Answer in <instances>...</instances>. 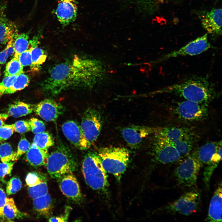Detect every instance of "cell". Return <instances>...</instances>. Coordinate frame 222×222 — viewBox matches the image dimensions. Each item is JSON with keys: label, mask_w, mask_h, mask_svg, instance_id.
<instances>
[{"label": "cell", "mask_w": 222, "mask_h": 222, "mask_svg": "<svg viewBox=\"0 0 222 222\" xmlns=\"http://www.w3.org/2000/svg\"><path fill=\"white\" fill-rule=\"evenodd\" d=\"M28 76L23 72L17 76L13 84L5 92V94H11L21 90L27 86L29 83Z\"/></svg>", "instance_id": "f1b7e54d"}, {"label": "cell", "mask_w": 222, "mask_h": 222, "mask_svg": "<svg viewBox=\"0 0 222 222\" xmlns=\"http://www.w3.org/2000/svg\"><path fill=\"white\" fill-rule=\"evenodd\" d=\"M154 134L174 143L194 133L188 128L171 126L160 127Z\"/></svg>", "instance_id": "d6986e66"}, {"label": "cell", "mask_w": 222, "mask_h": 222, "mask_svg": "<svg viewBox=\"0 0 222 222\" xmlns=\"http://www.w3.org/2000/svg\"><path fill=\"white\" fill-rule=\"evenodd\" d=\"M71 209L70 208H67L64 215L59 216L51 217L49 219V222H66L68 221L69 213Z\"/></svg>", "instance_id": "f6af8a7d"}, {"label": "cell", "mask_w": 222, "mask_h": 222, "mask_svg": "<svg viewBox=\"0 0 222 222\" xmlns=\"http://www.w3.org/2000/svg\"><path fill=\"white\" fill-rule=\"evenodd\" d=\"M33 204L37 211L42 215L48 216L52 209L51 197L47 193L43 196L33 199Z\"/></svg>", "instance_id": "d4e9b609"}, {"label": "cell", "mask_w": 222, "mask_h": 222, "mask_svg": "<svg viewBox=\"0 0 222 222\" xmlns=\"http://www.w3.org/2000/svg\"><path fill=\"white\" fill-rule=\"evenodd\" d=\"M48 156V150L41 149L33 142L27 152L26 159L31 165L39 166L46 165Z\"/></svg>", "instance_id": "603a6c76"}, {"label": "cell", "mask_w": 222, "mask_h": 222, "mask_svg": "<svg viewBox=\"0 0 222 222\" xmlns=\"http://www.w3.org/2000/svg\"><path fill=\"white\" fill-rule=\"evenodd\" d=\"M104 72L99 61L75 55L50 69L43 89L47 94L56 95L70 88H91L101 79Z\"/></svg>", "instance_id": "6da1fadb"}, {"label": "cell", "mask_w": 222, "mask_h": 222, "mask_svg": "<svg viewBox=\"0 0 222 222\" xmlns=\"http://www.w3.org/2000/svg\"><path fill=\"white\" fill-rule=\"evenodd\" d=\"M177 167L175 175L179 184L184 187H191L197 180L202 165L195 152L190 154Z\"/></svg>", "instance_id": "52a82bcc"}, {"label": "cell", "mask_w": 222, "mask_h": 222, "mask_svg": "<svg viewBox=\"0 0 222 222\" xmlns=\"http://www.w3.org/2000/svg\"><path fill=\"white\" fill-rule=\"evenodd\" d=\"M35 106L23 102H17L9 106L7 113L9 116L16 118L26 116L33 112Z\"/></svg>", "instance_id": "cb8c5ba5"}, {"label": "cell", "mask_w": 222, "mask_h": 222, "mask_svg": "<svg viewBox=\"0 0 222 222\" xmlns=\"http://www.w3.org/2000/svg\"><path fill=\"white\" fill-rule=\"evenodd\" d=\"M5 5L0 6V43L5 44L15 35L18 29L15 23L9 19L5 13Z\"/></svg>", "instance_id": "ac0fdd59"}, {"label": "cell", "mask_w": 222, "mask_h": 222, "mask_svg": "<svg viewBox=\"0 0 222 222\" xmlns=\"http://www.w3.org/2000/svg\"><path fill=\"white\" fill-rule=\"evenodd\" d=\"M14 131L13 124H4L0 127V141L9 138Z\"/></svg>", "instance_id": "74e56055"}, {"label": "cell", "mask_w": 222, "mask_h": 222, "mask_svg": "<svg viewBox=\"0 0 222 222\" xmlns=\"http://www.w3.org/2000/svg\"><path fill=\"white\" fill-rule=\"evenodd\" d=\"M14 57L18 58L22 52L29 49V35L28 33H18L13 37Z\"/></svg>", "instance_id": "484cf974"}, {"label": "cell", "mask_w": 222, "mask_h": 222, "mask_svg": "<svg viewBox=\"0 0 222 222\" xmlns=\"http://www.w3.org/2000/svg\"><path fill=\"white\" fill-rule=\"evenodd\" d=\"M199 193L191 191L184 193L176 200L165 206L164 209L168 212L188 216L195 212L200 200Z\"/></svg>", "instance_id": "9c48e42d"}, {"label": "cell", "mask_w": 222, "mask_h": 222, "mask_svg": "<svg viewBox=\"0 0 222 222\" xmlns=\"http://www.w3.org/2000/svg\"><path fill=\"white\" fill-rule=\"evenodd\" d=\"M221 186L216 190L211 200L206 220L210 222L222 221Z\"/></svg>", "instance_id": "ffe728a7"}, {"label": "cell", "mask_w": 222, "mask_h": 222, "mask_svg": "<svg viewBox=\"0 0 222 222\" xmlns=\"http://www.w3.org/2000/svg\"><path fill=\"white\" fill-rule=\"evenodd\" d=\"M21 64L23 66H31L32 58L31 50L28 49L21 53L18 57Z\"/></svg>", "instance_id": "60d3db41"}, {"label": "cell", "mask_w": 222, "mask_h": 222, "mask_svg": "<svg viewBox=\"0 0 222 222\" xmlns=\"http://www.w3.org/2000/svg\"><path fill=\"white\" fill-rule=\"evenodd\" d=\"M133 1L137 4L138 6H139L142 8H147L150 5H151L153 3L154 4L155 2H161L164 0H131Z\"/></svg>", "instance_id": "ee69618b"}, {"label": "cell", "mask_w": 222, "mask_h": 222, "mask_svg": "<svg viewBox=\"0 0 222 222\" xmlns=\"http://www.w3.org/2000/svg\"><path fill=\"white\" fill-rule=\"evenodd\" d=\"M13 125L14 131L20 134L25 133L30 130L28 121H18Z\"/></svg>", "instance_id": "b9f144b4"}, {"label": "cell", "mask_w": 222, "mask_h": 222, "mask_svg": "<svg viewBox=\"0 0 222 222\" xmlns=\"http://www.w3.org/2000/svg\"><path fill=\"white\" fill-rule=\"evenodd\" d=\"M48 187L45 180L35 186L29 187L28 193L33 199L45 195L48 192Z\"/></svg>", "instance_id": "d6a6232c"}, {"label": "cell", "mask_w": 222, "mask_h": 222, "mask_svg": "<svg viewBox=\"0 0 222 222\" xmlns=\"http://www.w3.org/2000/svg\"><path fill=\"white\" fill-rule=\"evenodd\" d=\"M158 92L161 93L174 94L185 100L206 104L214 99L218 95L207 76L190 77L165 87Z\"/></svg>", "instance_id": "7a4b0ae2"}, {"label": "cell", "mask_w": 222, "mask_h": 222, "mask_svg": "<svg viewBox=\"0 0 222 222\" xmlns=\"http://www.w3.org/2000/svg\"><path fill=\"white\" fill-rule=\"evenodd\" d=\"M40 32L39 30L37 35H35L31 39L29 40V49L31 50L32 62L31 66L36 70L39 68L47 58L44 51L38 46Z\"/></svg>", "instance_id": "7402d4cb"}, {"label": "cell", "mask_w": 222, "mask_h": 222, "mask_svg": "<svg viewBox=\"0 0 222 222\" xmlns=\"http://www.w3.org/2000/svg\"><path fill=\"white\" fill-rule=\"evenodd\" d=\"M212 47L208 42V35L206 34L199 37L179 49L168 53L159 59V62L180 56H194L199 55Z\"/></svg>", "instance_id": "8fae6325"}, {"label": "cell", "mask_w": 222, "mask_h": 222, "mask_svg": "<svg viewBox=\"0 0 222 222\" xmlns=\"http://www.w3.org/2000/svg\"><path fill=\"white\" fill-rule=\"evenodd\" d=\"M159 128L132 125L123 128L121 130V134L128 145L133 149H136L140 145L144 138L149 135L154 134Z\"/></svg>", "instance_id": "7c38bea8"}, {"label": "cell", "mask_w": 222, "mask_h": 222, "mask_svg": "<svg viewBox=\"0 0 222 222\" xmlns=\"http://www.w3.org/2000/svg\"><path fill=\"white\" fill-rule=\"evenodd\" d=\"M30 130L35 134L44 131L45 125L43 121L35 118H32L28 121Z\"/></svg>", "instance_id": "d590c367"}, {"label": "cell", "mask_w": 222, "mask_h": 222, "mask_svg": "<svg viewBox=\"0 0 222 222\" xmlns=\"http://www.w3.org/2000/svg\"><path fill=\"white\" fill-rule=\"evenodd\" d=\"M46 165L50 175L52 178L56 179L65 175L72 173L77 166L76 161L70 149L62 143H59L48 155Z\"/></svg>", "instance_id": "5b68a950"}, {"label": "cell", "mask_w": 222, "mask_h": 222, "mask_svg": "<svg viewBox=\"0 0 222 222\" xmlns=\"http://www.w3.org/2000/svg\"><path fill=\"white\" fill-rule=\"evenodd\" d=\"M0 158L3 162L17 160L16 153L14 152L10 145L4 142L0 145Z\"/></svg>", "instance_id": "f546056e"}, {"label": "cell", "mask_w": 222, "mask_h": 222, "mask_svg": "<svg viewBox=\"0 0 222 222\" xmlns=\"http://www.w3.org/2000/svg\"><path fill=\"white\" fill-rule=\"evenodd\" d=\"M97 153L105 171L120 181L129 162V150L124 147H105L99 149Z\"/></svg>", "instance_id": "277c9868"}, {"label": "cell", "mask_w": 222, "mask_h": 222, "mask_svg": "<svg viewBox=\"0 0 222 222\" xmlns=\"http://www.w3.org/2000/svg\"><path fill=\"white\" fill-rule=\"evenodd\" d=\"M219 163L211 161L206 165L204 171L203 180L207 187H209L211 176Z\"/></svg>", "instance_id": "836d02e7"}, {"label": "cell", "mask_w": 222, "mask_h": 222, "mask_svg": "<svg viewBox=\"0 0 222 222\" xmlns=\"http://www.w3.org/2000/svg\"><path fill=\"white\" fill-rule=\"evenodd\" d=\"M17 76H5L2 81L0 83V97L4 94L5 91L8 89L15 81Z\"/></svg>", "instance_id": "f35d334b"}, {"label": "cell", "mask_w": 222, "mask_h": 222, "mask_svg": "<svg viewBox=\"0 0 222 222\" xmlns=\"http://www.w3.org/2000/svg\"></svg>", "instance_id": "816d5d0a"}, {"label": "cell", "mask_w": 222, "mask_h": 222, "mask_svg": "<svg viewBox=\"0 0 222 222\" xmlns=\"http://www.w3.org/2000/svg\"><path fill=\"white\" fill-rule=\"evenodd\" d=\"M13 37L7 42L6 47L5 48L8 56H11L14 53L13 46Z\"/></svg>", "instance_id": "7dc6e473"}, {"label": "cell", "mask_w": 222, "mask_h": 222, "mask_svg": "<svg viewBox=\"0 0 222 222\" xmlns=\"http://www.w3.org/2000/svg\"><path fill=\"white\" fill-rule=\"evenodd\" d=\"M77 10L76 0H58L55 13L60 23L65 26L76 19Z\"/></svg>", "instance_id": "9a60e30c"}, {"label": "cell", "mask_w": 222, "mask_h": 222, "mask_svg": "<svg viewBox=\"0 0 222 222\" xmlns=\"http://www.w3.org/2000/svg\"><path fill=\"white\" fill-rule=\"evenodd\" d=\"M194 134L183 138L173 143L179 152L181 158H185L190 154L195 142Z\"/></svg>", "instance_id": "4316f807"}, {"label": "cell", "mask_w": 222, "mask_h": 222, "mask_svg": "<svg viewBox=\"0 0 222 222\" xmlns=\"http://www.w3.org/2000/svg\"><path fill=\"white\" fill-rule=\"evenodd\" d=\"M8 57L6 52L5 49H4L3 51L0 52V64H5Z\"/></svg>", "instance_id": "c3c4849f"}, {"label": "cell", "mask_w": 222, "mask_h": 222, "mask_svg": "<svg viewBox=\"0 0 222 222\" xmlns=\"http://www.w3.org/2000/svg\"><path fill=\"white\" fill-rule=\"evenodd\" d=\"M44 178L40 176L36 173L30 172L27 175L26 181L29 187H31L36 185L46 180Z\"/></svg>", "instance_id": "8d00e7d4"}, {"label": "cell", "mask_w": 222, "mask_h": 222, "mask_svg": "<svg viewBox=\"0 0 222 222\" xmlns=\"http://www.w3.org/2000/svg\"><path fill=\"white\" fill-rule=\"evenodd\" d=\"M19 213L13 199L7 198L3 207V216L10 220L17 217Z\"/></svg>", "instance_id": "1f68e13d"}, {"label": "cell", "mask_w": 222, "mask_h": 222, "mask_svg": "<svg viewBox=\"0 0 222 222\" xmlns=\"http://www.w3.org/2000/svg\"><path fill=\"white\" fill-rule=\"evenodd\" d=\"M30 146V142L25 138H22L18 143L17 151L16 152L17 159L22 155L27 152L29 149Z\"/></svg>", "instance_id": "ab89813d"}, {"label": "cell", "mask_w": 222, "mask_h": 222, "mask_svg": "<svg viewBox=\"0 0 222 222\" xmlns=\"http://www.w3.org/2000/svg\"><path fill=\"white\" fill-rule=\"evenodd\" d=\"M9 116L7 113L0 114V127L4 124L5 121L7 119Z\"/></svg>", "instance_id": "681fc988"}, {"label": "cell", "mask_w": 222, "mask_h": 222, "mask_svg": "<svg viewBox=\"0 0 222 222\" xmlns=\"http://www.w3.org/2000/svg\"><path fill=\"white\" fill-rule=\"evenodd\" d=\"M222 148L221 141L207 142L201 146L195 152L202 165H207L212 157Z\"/></svg>", "instance_id": "44dd1931"}, {"label": "cell", "mask_w": 222, "mask_h": 222, "mask_svg": "<svg viewBox=\"0 0 222 222\" xmlns=\"http://www.w3.org/2000/svg\"><path fill=\"white\" fill-rule=\"evenodd\" d=\"M60 189L67 197L75 201L82 199V194L78 182L72 173L65 175L58 179Z\"/></svg>", "instance_id": "2e32d148"}, {"label": "cell", "mask_w": 222, "mask_h": 222, "mask_svg": "<svg viewBox=\"0 0 222 222\" xmlns=\"http://www.w3.org/2000/svg\"><path fill=\"white\" fill-rule=\"evenodd\" d=\"M63 133L71 143L80 150L88 149L91 145L86 139L80 125L72 120L64 122L62 125Z\"/></svg>", "instance_id": "4fadbf2b"}, {"label": "cell", "mask_w": 222, "mask_h": 222, "mask_svg": "<svg viewBox=\"0 0 222 222\" xmlns=\"http://www.w3.org/2000/svg\"><path fill=\"white\" fill-rule=\"evenodd\" d=\"M64 107L53 99H46L35 105L34 111L47 121H54L64 111Z\"/></svg>", "instance_id": "5bb4252c"}, {"label": "cell", "mask_w": 222, "mask_h": 222, "mask_svg": "<svg viewBox=\"0 0 222 222\" xmlns=\"http://www.w3.org/2000/svg\"><path fill=\"white\" fill-rule=\"evenodd\" d=\"M80 126L86 139L92 145L97 138L102 129L100 113L93 108L86 109L83 114Z\"/></svg>", "instance_id": "30bf717a"}, {"label": "cell", "mask_w": 222, "mask_h": 222, "mask_svg": "<svg viewBox=\"0 0 222 222\" xmlns=\"http://www.w3.org/2000/svg\"><path fill=\"white\" fill-rule=\"evenodd\" d=\"M0 75H1V73H0Z\"/></svg>", "instance_id": "f907efd6"}, {"label": "cell", "mask_w": 222, "mask_h": 222, "mask_svg": "<svg viewBox=\"0 0 222 222\" xmlns=\"http://www.w3.org/2000/svg\"><path fill=\"white\" fill-rule=\"evenodd\" d=\"M152 145V152L154 158L162 164L178 162L181 159L180 155L172 142L155 135Z\"/></svg>", "instance_id": "ba28073f"}, {"label": "cell", "mask_w": 222, "mask_h": 222, "mask_svg": "<svg viewBox=\"0 0 222 222\" xmlns=\"http://www.w3.org/2000/svg\"><path fill=\"white\" fill-rule=\"evenodd\" d=\"M172 111L181 120L189 122L199 121L204 120L208 115V104L184 100L174 105Z\"/></svg>", "instance_id": "8992f818"}, {"label": "cell", "mask_w": 222, "mask_h": 222, "mask_svg": "<svg viewBox=\"0 0 222 222\" xmlns=\"http://www.w3.org/2000/svg\"><path fill=\"white\" fill-rule=\"evenodd\" d=\"M82 171L88 186L93 190L108 195L109 184L107 172L97 153L90 151L85 155L82 162Z\"/></svg>", "instance_id": "3957f363"}, {"label": "cell", "mask_w": 222, "mask_h": 222, "mask_svg": "<svg viewBox=\"0 0 222 222\" xmlns=\"http://www.w3.org/2000/svg\"><path fill=\"white\" fill-rule=\"evenodd\" d=\"M14 163L12 161L0 163V179H2L11 173Z\"/></svg>", "instance_id": "7bdbcfd3"}, {"label": "cell", "mask_w": 222, "mask_h": 222, "mask_svg": "<svg viewBox=\"0 0 222 222\" xmlns=\"http://www.w3.org/2000/svg\"><path fill=\"white\" fill-rule=\"evenodd\" d=\"M33 143L41 149L48 150L53 145L54 142L51 135L48 132L44 131L35 134Z\"/></svg>", "instance_id": "83f0119b"}, {"label": "cell", "mask_w": 222, "mask_h": 222, "mask_svg": "<svg viewBox=\"0 0 222 222\" xmlns=\"http://www.w3.org/2000/svg\"><path fill=\"white\" fill-rule=\"evenodd\" d=\"M6 198V196L4 190L0 185V216H3V209Z\"/></svg>", "instance_id": "bcb514c9"}, {"label": "cell", "mask_w": 222, "mask_h": 222, "mask_svg": "<svg viewBox=\"0 0 222 222\" xmlns=\"http://www.w3.org/2000/svg\"><path fill=\"white\" fill-rule=\"evenodd\" d=\"M22 183L20 179L13 177L8 182L6 187V192L8 195L13 194L20 190L22 187Z\"/></svg>", "instance_id": "e575fe53"}, {"label": "cell", "mask_w": 222, "mask_h": 222, "mask_svg": "<svg viewBox=\"0 0 222 222\" xmlns=\"http://www.w3.org/2000/svg\"><path fill=\"white\" fill-rule=\"evenodd\" d=\"M23 66L18 58L14 57L6 64L4 76H17L23 72Z\"/></svg>", "instance_id": "4dcf8cb0"}, {"label": "cell", "mask_w": 222, "mask_h": 222, "mask_svg": "<svg viewBox=\"0 0 222 222\" xmlns=\"http://www.w3.org/2000/svg\"><path fill=\"white\" fill-rule=\"evenodd\" d=\"M201 20L203 27L208 33L214 35H221V9H214L205 13L202 16Z\"/></svg>", "instance_id": "e0dca14e"}]
</instances>
